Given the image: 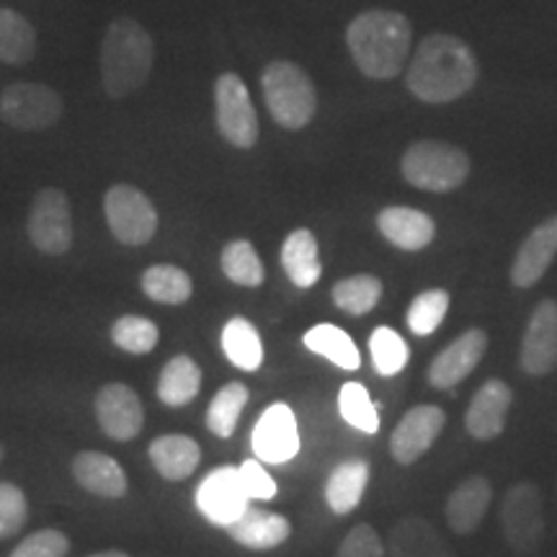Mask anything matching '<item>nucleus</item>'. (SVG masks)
<instances>
[{"mask_svg":"<svg viewBox=\"0 0 557 557\" xmlns=\"http://www.w3.org/2000/svg\"><path fill=\"white\" fill-rule=\"evenodd\" d=\"M557 256V214L540 222L527 240L517 250V259L511 263V284L519 289H529L547 274Z\"/></svg>","mask_w":557,"mask_h":557,"instance_id":"obj_18","label":"nucleus"},{"mask_svg":"<svg viewBox=\"0 0 557 557\" xmlns=\"http://www.w3.org/2000/svg\"><path fill=\"white\" fill-rule=\"evenodd\" d=\"M220 263L230 282L240 284V287H261L263 276H267L261 256L256 253L253 243L243 238L230 240L227 246L222 248Z\"/></svg>","mask_w":557,"mask_h":557,"instance_id":"obj_34","label":"nucleus"},{"mask_svg":"<svg viewBox=\"0 0 557 557\" xmlns=\"http://www.w3.org/2000/svg\"><path fill=\"white\" fill-rule=\"evenodd\" d=\"M389 557H455L431 521L406 517L389 529Z\"/></svg>","mask_w":557,"mask_h":557,"instance_id":"obj_23","label":"nucleus"},{"mask_svg":"<svg viewBox=\"0 0 557 557\" xmlns=\"http://www.w3.org/2000/svg\"><path fill=\"white\" fill-rule=\"evenodd\" d=\"M480 67L475 52L455 34H429L408 65L406 86L423 103H449L470 94Z\"/></svg>","mask_w":557,"mask_h":557,"instance_id":"obj_1","label":"nucleus"},{"mask_svg":"<svg viewBox=\"0 0 557 557\" xmlns=\"http://www.w3.org/2000/svg\"><path fill=\"white\" fill-rule=\"evenodd\" d=\"M369 483V465L367 459H344L336 470L331 472L325 483V500L331 511L338 517H346L359 506Z\"/></svg>","mask_w":557,"mask_h":557,"instance_id":"obj_26","label":"nucleus"},{"mask_svg":"<svg viewBox=\"0 0 557 557\" xmlns=\"http://www.w3.org/2000/svg\"><path fill=\"white\" fill-rule=\"evenodd\" d=\"M282 269L287 271L289 282L299 289H310L323 274L320 250L315 235L308 227L292 230L282 246Z\"/></svg>","mask_w":557,"mask_h":557,"instance_id":"obj_25","label":"nucleus"},{"mask_svg":"<svg viewBox=\"0 0 557 557\" xmlns=\"http://www.w3.org/2000/svg\"><path fill=\"white\" fill-rule=\"evenodd\" d=\"M0 116L13 129L37 132L60 122L62 99L45 83L18 81L0 94Z\"/></svg>","mask_w":557,"mask_h":557,"instance_id":"obj_10","label":"nucleus"},{"mask_svg":"<svg viewBox=\"0 0 557 557\" xmlns=\"http://www.w3.org/2000/svg\"><path fill=\"white\" fill-rule=\"evenodd\" d=\"M513 406V389L504 380H487L470 400L465 413V429L472 438L487 442L504 434L508 413Z\"/></svg>","mask_w":557,"mask_h":557,"instance_id":"obj_17","label":"nucleus"},{"mask_svg":"<svg viewBox=\"0 0 557 557\" xmlns=\"http://www.w3.org/2000/svg\"><path fill=\"white\" fill-rule=\"evenodd\" d=\"M214 120L233 148L250 150L259 143V114L238 73H222L214 81Z\"/></svg>","mask_w":557,"mask_h":557,"instance_id":"obj_7","label":"nucleus"},{"mask_svg":"<svg viewBox=\"0 0 557 557\" xmlns=\"http://www.w3.org/2000/svg\"><path fill=\"white\" fill-rule=\"evenodd\" d=\"M143 292L152 302L160 305H184L191 299L194 284L184 269L171 263H158L143 274Z\"/></svg>","mask_w":557,"mask_h":557,"instance_id":"obj_31","label":"nucleus"},{"mask_svg":"<svg viewBox=\"0 0 557 557\" xmlns=\"http://www.w3.org/2000/svg\"><path fill=\"white\" fill-rule=\"evenodd\" d=\"M37 54V32L29 18L13 9H0V62L26 65Z\"/></svg>","mask_w":557,"mask_h":557,"instance_id":"obj_28","label":"nucleus"},{"mask_svg":"<svg viewBox=\"0 0 557 557\" xmlns=\"http://www.w3.org/2000/svg\"><path fill=\"white\" fill-rule=\"evenodd\" d=\"M96 418L103 434L114 442H132L145 426V408L129 385L111 382L96 395Z\"/></svg>","mask_w":557,"mask_h":557,"instance_id":"obj_11","label":"nucleus"},{"mask_svg":"<svg viewBox=\"0 0 557 557\" xmlns=\"http://www.w3.org/2000/svg\"><path fill=\"white\" fill-rule=\"evenodd\" d=\"M331 295L338 310H344L346 315L359 318L377 308L382 297V282L372 274L346 276L341 278V282H336V287H333Z\"/></svg>","mask_w":557,"mask_h":557,"instance_id":"obj_32","label":"nucleus"},{"mask_svg":"<svg viewBox=\"0 0 557 557\" xmlns=\"http://www.w3.org/2000/svg\"><path fill=\"white\" fill-rule=\"evenodd\" d=\"M225 529L230 537L248 549H274L282 542H287L292 534V524L287 519L256 506L243 508Z\"/></svg>","mask_w":557,"mask_h":557,"instance_id":"obj_21","label":"nucleus"},{"mask_svg":"<svg viewBox=\"0 0 557 557\" xmlns=\"http://www.w3.org/2000/svg\"><path fill=\"white\" fill-rule=\"evenodd\" d=\"M90 557H129V555L122 553V549H103V553H96Z\"/></svg>","mask_w":557,"mask_h":557,"instance_id":"obj_43","label":"nucleus"},{"mask_svg":"<svg viewBox=\"0 0 557 557\" xmlns=\"http://www.w3.org/2000/svg\"><path fill=\"white\" fill-rule=\"evenodd\" d=\"M338 410L348 426L361 431V434H377L380 431L377 408H374L372 398H369L367 387L359 385V382H346V385L341 387Z\"/></svg>","mask_w":557,"mask_h":557,"instance_id":"obj_35","label":"nucleus"},{"mask_svg":"<svg viewBox=\"0 0 557 557\" xmlns=\"http://www.w3.org/2000/svg\"><path fill=\"white\" fill-rule=\"evenodd\" d=\"M493 500V485L483 475L462 480L447 498V524L455 534H472L483 524Z\"/></svg>","mask_w":557,"mask_h":557,"instance_id":"obj_20","label":"nucleus"},{"mask_svg":"<svg viewBox=\"0 0 557 557\" xmlns=\"http://www.w3.org/2000/svg\"><path fill=\"white\" fill-rule=\"evenodd\" d=\"M413 29L398 11L372 9L348 24L346 45L367 78L389 81L403 73L410 54Z\"/></svg>","mask_w":557,"mask_h":557,"instance_id":"obj_2","label":"nucleus"},{"mask_svg":"<svg viewBox=\"0 0 557 557\" xmlns=\"http://www.w3.org/2000/svg\"><path fill=\"white\" fill-rule=\"evenodd\" d=\"M70 553V540L60 529H39L18 542L11 557H65Z\"/></svg>","mask_w":557,"mask_h":557,"instance_id":"obj_40","label":"nucleus"},{"mask_svg":"<svg viewBox=\"0 0 557 557\" xmlns=\"http://www.w3.org/2000/svg\"><path fill=\"white\" fill-rule=\"evenodd\" d=\"M243 491H246L248 498H261L269 500L276 496V483L274 478L269 475L267 468L259 462V459H246V462L238 468Z\"/></svg>","mask_w":557,"mask_h":557,"instance_id":"obj_42","label":"nucleus"},{"mask_svg":"<svg viewBox=\"0 0 557 557\" xmlns=\"http://www.w3.org/2000/svg\"><path fill=\"white\" fill-rule=\"evenodd\" d=\"M369 351H372V364L382 377H395L408 364V344L400 333L385 329V325L369 336Z\"/></svg>","mask_w":557,"mask_h":557,"instance_id":"obj_37","label":"nucleus"},{"mask_svg":"<svg viewBox=\"0 0 557 557\" xmlns=\"http://www.w3.org/2000/svg\"><path fill=\"white\" fill-rule=\"evenodd\" d=\"M253 451L261 462L269 465H284L297 457L299 431L289 406L274 403V406L263 410L253 429Z\"/></svg>","mask_w":557,"mask_h":557,"instance_id":"obj_14","label":"nucleus"},{"mask_svg":"<svg viewBox=\"0 0 557 557\" xmlns=\"http://www.w3.org/2000/svg\"><path fill=\"white\" fill-rule=\"evenodd\" d=\"M444 423H447V413L438 406H416L395 426L393 438H389V451L400 465L418 462L434 447Z\"/></svg>","mask_w":557,"mask_h":557,"instance_id":"obj_13","label":"nucleus"},{"mask_svg":"<svg viewBox=\"0 0 557 557\" xmlns=\"http://www.w3.org/2000/svg\"><path fill=\"white\" fill-rule=\"evenodd\" d=\"M29 519L24 491L13 483H0V540L16 537Z\"/></svg>","mask_w":557,"mask_h":557,"instance_id":"obj_39","label":"nucleus"},{"mask_svg":"<svg viewBox=\"0 0 557 557\" xmlns=\"http://www.w3.org/2000/svg\"><path fill=\"white\" fill-rule=\"evenodd\" d=\"M400 173L410 186L421 191L447 194L455 191L470 176L468 152L457 145L421 139L403 152Z\"/></svg>","mask_w":557,"mask_h":557,"instance_id":"obj_5","label":"nucleus"},{"mask_svg":"<svg viewBox=\"0 0 557 557\" xmlns=\"http://www.w3.org/2000/svg\"><path fill=\"white\" fill-rule=\"evenodd\" d=\"M519 357L529 377H547L557 369V299H545L532 312Z\"/></svg>","mask_w":557,"mask_h":557,"instance_id":"obj_12","label":"nucleus"},{"mask_svg":"<svg viewBox=\"0 0 557 557\" xmlns=\"http://www.w3.org/2000/svg\"><path fill=\"white\" fill-rule=\"evenodd\" d=\"M485 351L487 333L483 329L465 331L429 364V385L436 389H451L459 385L465 377H470V372H475Z\"/></svg>","mask_w":557,"mask_h":557,"instance_id":"obj_15","label":"nucleus"},{"mask_svg":"<svg viewBox=\"0 0 557 557\" xmlns=\"http://www.w3.org/2000/svg\"><path fill=\"white\" fill-rule=\"evenodd\" d=\"M302 341L310 351L320 354V357L333 361V364L346 369V372H357V369L361 367L357 344H354L351 336H348L346 331H341L338 325L320 323V325H315V329H310L308 333H305Z\"/></svg>","mask_w":557,"mask_h":557,"instance_id":"obj_29","label":"nucleus"},{"mask_svg":"<svg viewBox=\"0 0 557 557\" xmlns=\"http://www.w3.org/2000/svg\"><path fill=\"white\" fill-rule=\"evenodd\" d=\"M158 325L143 315H122L114 325H111V341H114L122 351L135 354V357L150 354L152 348L158 346Z\"/></svg>","mask_w":557,"mask_h":557,"instance_id":"obj_38","label":"nucleus"},{"mask_svg":"<svg viewBox=\"0 0 557 557\" xmlns=\"http://www.w3.org/2000/svg\"><path fill=\"white\" fill-rule=\"evenodd\" d=\"M150 462L165 480H186L194 475V470L201 462V449L191 436L184 434H169L158 436L150 444Z\"/></svg>","mask_w":557,"mask_h":557,"instance_id":"obj_24","label":"nucleus"},{"mask_svg":"<svg viewBox=\"0 0 557 557\" xmlns=\"http://www.w3.org/2000/svg\"><path fill=\"white\" fill-rule=\"evenodd\" d=\"M248 403V387L243 382H227L225 387L214 395L207 408V429L214 436L230 438L238 426V418Z\"/></svg>","mask_w":557,"mask_h":557,"instance_id":"obj_33","label":"nucleus"},{"mask_svg":"<svg viewBox=\"0 0 557 557\" xmlns=\"http://www.w3.org/2000/svg\"><path fill=\"white\" fill-rule=\"evenodd\" d=\"M500 527L508 547L519 555L534 553L545 540L542 493L534 483H517L506 491L500 504Z\"/></svg>","mask_w":557,"mask_h":557,"instance_id":"obj_8","label":"nucleus"},{"mask_svg":"<svg viewBox=\"0 0 557 557\" xmlns=\"http://www.w3.org/2000/svg\"><path fill=\"white\" fill-rule=\"evenodd\" d=\"M451 297L447 289H426L421 292L413 302H410L406 323L416 336H431L438 325H442L444 315L449 312Z\"/></svg>","mask_w":557,"mask_h":557,"instance_id":"obj_36","label":"nucleus"},{"mask_svg":"<svg viewBox=\"0 0 557 557\" xmlns=\"http://www.w3.org/2000/svg\"><path fill=\"white\" fill-rule=\"evenodd\" d=\"M222 348H225V357L243 372H256L263 361L261 336L246 318L227 320V325L222 329Z\"/></svg>","mask_w":557,"mask_h":557,"instance_id":"obj_30","label":"nucleus"},{"mask_svg":"<svg viewBox=\"0 0 557 557\" xmlns=\"http://www.w3.org/2000/svg\"><path fill=\"white\" fill-rule=\"evenodd\" d=\"M0 462H3V447H0Z\"/></svg>","mask_w":557,"mask_h":557,"instance_id":"obj_44","label":"nucleus"},{"mask_svg":"<svg viewBox=\"0 0 557 557\" xmlns=\"http://www.w3.org/2000/svg\"><path fill=\"white\" fill-rule=\"evenodd\" d=\"M156 45L135 18H114L101 41V81L111 99H127L150 78Z\"/></svg>","mask_w":557,"mask_h":557,"instance_id":"obj_3","label":"nucleus"},{"mask_svg":"<svg viewBox=\"0 0 557 557\" xmlns=\"http://www.w3.org/2000/svg\"><path fill=\"white\" fill-rule=\"evenodd\" d=\"M261 90L267 99L269 114L284 129H302L315 120L318 94L315 83L297 62L274 60L263 67Z\"/></svg>","mask_w":557,"mask_h":557,"instance_id":"obj_4","label":"nucleus"},{"mask_svg":"<svg viewBox=\"0 0 557 557\" xmlns=\"http://www.w3.org/2000/svg\"><path fill=\"white\" fill-rule=\"evenodd\" d=\"M201 389V369L186 354L173 357L158 377V398L171 408H184L197 398Z\"/></svg>","mask_w":557,"mask_h":557,"instance_id":"obj_27","label":"nucleus"},{"mask_svg":"<svg viewBox=\"0 0 557 557\" xmlns=\"http://www.w3.org/2000/svg\"><path fill=\"white\" fill-rule=\"evenodd\" d=\"M336 557H385V545H382L377 529L357 524L341 542Z\"/></svg>","mask_w":557,"mask_h":557,"instance_id":"obj_41","label":"nucleus"},{"mask_svg":"<svg viewBox=\"0 0 557 557\" xmlns=\"http://www.w3.org/2000/svg\"><path fill=\"white\" fill-rule=\"evenodd\" d=\"M382 238L400 250H423L436 238V222L413 207H385L377 214Z\"/></svg>","mask_w":557,"mask_h":557,"instance_id":"obj_19","label":"nucleus"},{"mask_svg":"<svg viewBox=\"0 0 557 557\" xmlns=\"http://www.w3.org/2000/svg\"><path fill=\"white\" fill-rule=\"evenodd\" d=\"M73 478L99 498L114 500L127 493V472L114 457L101 455V451H81L73 459Z\"/></svg>","mask_w":557,"mask_h":557,"instance_id":"obj_22","label":"nucleus"},{"mask_svg":"<svg viewBox=\"0 0 557 557\" xmlns=\"http://www.w3.org/2000/svg\"><path fill=\"white\" fill-rule=\"evenodd\" d=\"M197 506L218 527H227L230 521L238 517L243 508L248 506L238 468H218L209 472L197 491Z\"/></svg>","mask_w":557,"mask_h":557,"instance_id":"obj_16","label":"nucleus"},{"mask_svg":"<svg viewBox=\"0 0 557 557\" xmlns=\"http://www.w3.org/2000/svg\"><path fill=\"white\" fill-rule=\"evenodd\" d=\"M32 246L47 256H62L73 246V209L65 191L47 186L37 191L32 201L29 220H26Z\"/></svg>","mask_w":557,"mask_h":557,"instance_id":"obj_9","label":"nucleus"},{"mask_svg":"<svg viewBox=\"0 0 557 557\" xmlns=\"http://www.w3.org/2000/svg\"><path fill=\"white\" fill-rule=\"evenodd\" d=\"M103 214L114 238L124 246H148L158 233V209L137 186H111L103 197Z\"/></svg>","mask_w":557,"mask_h":557,"instance_id":"obj_6","label":"nucleus"}]
</instances>
